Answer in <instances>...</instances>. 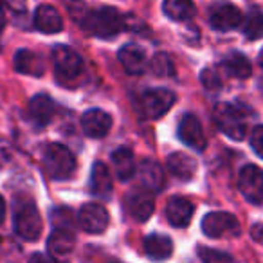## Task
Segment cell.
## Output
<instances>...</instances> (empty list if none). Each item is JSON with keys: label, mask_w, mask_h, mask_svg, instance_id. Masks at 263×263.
Listing matches in <instances>:
<instances>
[{"label": "cell", "mask_w": 263, "mask_h": 263, "mask_svg": "<svg viewBox=\"0 0 263 263\" xmlns=\"http://www.w3.org/2000/svg\"><path fill=\"white\" fill-rule=\"evenodd\" d=\"M83 27L85 31L98 38H114L121 33L124 26V20L121 13L114 8H99L92 11L90 15L83 16Z\"/></svg>", "instance_id": "cell-1"}, {"label": "cell", "mask_w": 263, "mask_h": 263, "mask_svg": "<svg viewBox=\"0 0 263 263\" xmlns=\"http://www.w3.org/2000/svg\"><path fill=\"white\" fill-rule=\"evenodd\" d=\"M213 117H215V123L220 128V132H223L229 139H245V136H247V117H245V112L240 106L231 105V103H218L215 106Z\"/></svg>", "instance_id": "cell-2"}, {"label": "cell", "mask_w": 263, "mask_h": 263, "mask_svg": "<svg viewBox=\"0 0 263 263\" xmlns=\"http://www.w3.org/2000/svg\"><path fill=\"white\" fill-rule=\"evenodd\" d=\"M44 166L49 177L56 180L69 179L76 170V159L72 152L60 143H52L44 152Z\"/></svg>", "instance_id": "cell-3"}, {"label": "cell", "mask_w": 263, "mask_h": 263, "mask_svg": "<svg viewBox=\"0 0 263 263\" xmlns=\"http://www.w3.org/2000/svg\"><path fill=\"white\" fill-rule=\"evenodd\" d=\"M44 229L40 211L31 200L20 202L15 208V231L22 240L36 241Z\"/></svg>", "instance_id": "cell-4"}, {"label": "cell", "mask_w": 263, "mask_h": 263, "mask_svg": "<svg viewBox=\"0 0 263 263\" xmlns=\"http://www.w3.org/2000/svg\"><path fill=\"white\" fill-rule=\"evenodd\" d=\"M52 63L56 78L62 83H72L83 74V60L67 45H56L52 49Z\"/></svg>", "instance_id": "cell-5"}, {"label": "cell", "mask_w": 263, "mask_h": 263, "mask_svg": "<svg viewBox=\"0 0 263 263\" xmlns=\"http://www.w3.org/2000/svg\"><path fill=\"white\" fill-rule=\"evenodd\" d=\"M175 103V94L168 88H152L141 96V110L148 119L162 117Z\"/></svg>", "instance_id": "cell-6"}, {"label": "cell", "mask_w": 263, "mask_h": 263, "mask_svg": "<svg viewBox=\"0 0 263 263\" xmlns=\"http://www.w3.org/2000/svg\"><path fill=\"white\" fill-rule=\"evenodd\" d=\"M238 187L243 198L251 204L263 202V170L254 164H247L240 170L238 175Z\"/></svg>", "instance_id": "cell-7"}, {"label": "cell", "mask_w": 263, "mask_h": 263, "mask_svg": "<svg viewBox=\"0 0 263 263\" xmlns=\"http://www.w3.org/2000/svg\"><path fill=\"white\" fill-rule=\"evenodd\" d=\"M202 233L209 238H222L226 234H238L240 233V223L231 213H208L202 218Z\"/></svg>", "instance_id": "cell-8"}, {"label": "cell", "mask_w": 263, "mask_h": 263, "mask_svg": "<svg viewBox=\"0 0 263 263\" xmlns=\"http://www.w3.org/2000/svg\"><path fill=\"white\" fill-rule=\"evenodd\" d=\"M76 247V238L69 229H54L47 240L49 256L56 263H70Z\"/></svg>", "instance_id": "cell-9"}, {"label": "cell", "mask_w": 263, "mask_h": 263, "mask_svg": "<svg viewBox=\"0 0 263 263\" xmlns=\"http://www.w3.org/2000/svg\"><path fill=\"white\" fill-rule=\"evenodd\" d=\"M209 24L216 31H231L241 24V11L231 2H216L209 11Z\"/></svg>", "instance_id": "cell-10"}, {"label": "cell", "mask_w": 263, "mask_h": 263, "mask_svg": "<svg viewBox=\"0 0 263 263\" xmlns=\"http://www.w3.org/2000/svg\"><path fill=\"white\" fill-rule=\"evenodd\" d=\"M126 211L130 213L132 218L139 220V222H146L155 211V198L152 191L144 190H134L126 195Z\"/></svg>", "instance_id": "cell-11"}, {"label": "cell", "mask_w": 263, "mask_h": 263, "mask_svg": "<svg viewBox=\"0 0 263 263\" xmlns=\"http://www.w3.org/2000/svg\"><path fill=\"white\" fill-rule=\"evenodd\" d=\"M78 223L85 233L99 234L108 226V213L101 204H85L78 213Z\"/></svg>", "instance_id": "cell-12"}, {"label": "cell", "mask_w": 263, "mask_h": 263, "mask_svg": "<svg viewBox=\"0 0 263 263\" xmlns=\"http://www.w3.org/2000/svg\"><path fill=\"white\" fill-rule=\"evenodd\" d=\"M179 137L184 144H187L190 148H195L198 152L205 150V146H208L204 128H202L198 117L193 116V114H186L182 117V121L179 124Z\"/></svg>", "instance_id": "cell-13"}, {"label": "cell", "mask_w": 263, "mask_h": 263, "mask_svg": "<svg viewBox=\"0 0 263 263\" xmlns=\"http://www.w3.org/2000/svg\"><path fill=\"white\" fill-rule=\"evenodd\" d=\"M81 128H83L85 136L92 139H101L112 128V117L106 112L99 108L87 110L81 117Z\"/></svg>", "instance_id": "cell-14"}, {"label": "cell", "mask_w": 263, "mask_h": 263, "mask_svg": "<svg viewBox=\"0 0 263 263\" xmlns=\"http://www.w3.org/2000/svg\"><path fill=\"white\" fill-rule=\"evenodd\" d=\"M195 213V205L191 204V200L184 197H173L168 200V205H166V216H168V222L172 223L173 227H187L193 218Z\"/></svg>", "instance_id": "cell-15"}, {"label": "cell", "mask_w": 263, "mask_h": 263, "mask_svg": "<svg viewBox=\"0 0 263 263\" xmlns=\"http://www.w3.org/2000/svg\"><path fill=\"white\" fill-rule=\"evenodd\" d=\"M54 101L47 94H38L27 105V116L36 126H47L54 117Z\"/></svg>", "instance_id": "cell-16"}, {"label": "cell", "mask_w": 263, "mask_h": 263, "mask_svg": "<svg viewBox=\"0 0 263 263\" xmlns=\"http://www.w3.org/2000/svg\"><path fill=\"white\" fill-rule=\"evenodd\" d=\"M119 62L123 69L132 76H141L146 70V54H144L143 49L134 44H128L121 49Z\"/></svg>", "instance_id": "cell-17"}, {"label": "cell", "mask_w": 263, "mask_h": 263, "mask_svg": "<svg viewBox=\"0 0 263 263\" xmlns=\"http://www.w3.org/2000/svg\"><path fill=\"white\" fill-rule=\"evenodd\" d=\"M34 27L45 34H56L63 29L62 15L52 6H38L34 11Z\"/></svg>", "instance_id": "cell-18"}, {"label": "cell", "mask_w": 263, "mask_h": 263, "mask_svg": "<svg viewBox=\"0 0 263 263\" xmlns=\"http://www.w3.org/2000/svg\"><path fill=\"white\" fill-rule=\"evenodd\" d=\"M137 173H139V180L144 190L157 193V191H161L164 187V172H162V168L155 161H150V159L143 161L139 164Z\"/></svg>", "instance_id": "cell-19"}, {"label": "cell", "mask_w": 263, "mask_h": 263, "mask_svg": "<svg viewBox=\"0 0 263 263\" xmlns=\"http://www.w3.org/2000/svg\"><path fill=\"white\" fill-rule=\"evenodd\" d=\"M166 166H168L170 173L173 177H177L179 180H191L197 173V162H195L193 157H190L187 154H182V152H175L168 157L166 161Z\"/></svg>", "instance_id": "cell-20"}, {"label": "cell", "mask_w": 263, "mask_h": 263, "mask_svg": "<svg viewBox=\"0 0 263 263\" xmlns=\"http://www.w3.org/2000/svg\"><path fill=\"white\" fill-rule=\"evenodd\" d=\"M90 190L96 197L99 198H110L112 195V175L105 162H96L90 172Z\"/></svg>", "instance_id": "cell-21"}, {"label": "cell", "mask_w": 263, "mask_h": 263, "mask_svg": "<svg viewBox=\"0 0 263 263\" xmlns=\"http://www.w3.org/2000/svg\"><path fill=\"white\" fill-rule=\"evenodd\" d=\"M144 252L155 261H164L173 254V241L164 234H150L144 238Z\"/></svg>", "instance_id": "cell-22"}, {"label": "cell", "mask_w": 263, "mask_h": 263, "mask_svg": "<svg viewBox=\"0 0 263 263\" xmlns=\"http://www.w3.org/2000/svg\"><path fill=\"white\" fill-rule=\"evenodd\" d=\"M13 65L18 70L20 74H27V76H42L45 70V65L42 62V58L33 51H27V49H22L15 54V60H13Z\"/></svg>", "instance_id": "cell-23"}, {"label": "cell", "mask_w": 263, "mask_h": 263, "mask_svg": "<svg viewBox=\"0 0 263 263\" xmlns=\"http://www.w3.org/2000/svg\"><path fill=\"white\" fill-rule=\"evenodd\" d=\"M112 164L116 170V175L119 177V180L126 182L134 177L136 173V161H134V154L128 148H117L112 154Z\"/></svg>", "instance_id": "cell-24"}, {"label": "cell", "mask_w": 263, "mask_h": 263, "mask_svg": "<svg viewBox=\"0 0 263 263\" xmlns=\"http://www.w3.org/2000/svg\"><path fill=\"white\" fill-rule=\"evenodd\" d=\"M162 9L173 22H187L197 13V8L191 0H164Z\"/></svg>", "instance_id": "cell-25"}, {"label": "cell", "mask_w": 263, "mask_h": 263, "mask_svg": "<svg viewBox=\"0 0 263 263\" xmlns=\"http://www.w3.org/2000/svg\"><path fill=\"white\" fill-rule=\"evenodd\" d=\"M223 69L229 76L238 78V80H247L252 72L251 62L247 60V56L241 52H229L222 62Z\"/></svg>", "instance_id": "cell-26"}, {"label": "cell", "mask_w": 263, "mask_h": 263, "mask_svg": "<svg viewBox=\"0 0 263 263\" xmlns=\"http://www.w3.org/2000/svg\"><path fill=\"white\" fill-rule=\"evenodd\" d=\"M243 34L249 40L263 38V13L259 9H251L243 22Z\"/></svg>", "instance_id": "cell-27"}, {"label": "cell", "mask_w": 263, "mask_h": 263, "mask_svg": "<svg viewBox=\"0 0 263 263\" xmlns=\"http://www.w3.org/2000/svg\"><path fill=\"white\" fill-rule=\"evenodd\" d=\"M198 258L202 259V263H236L234 258L227 252H222L218 249H211V247H198L197 249Z\"/></svg>", "instance_id": "cell-28"}, {"label": "cell", "mask_w": 263, "mask_h": 263, "mask_svg": "<svg viewBox=\"0 0 263 263\" xmlns=\"http://www.w3.org/2000/svg\"><path fill=\"white\" fill-rule=\"evenodd\" d=\"M150 67H152V72H154L155 76H159V78L173 76V72H175V69H173V62L170 60V56L162 54V52H159V54L154 56Z\"/></svg>", "instance_id": "cell-29"}, {"label": "cell", "mask_w": 263, "mask_h": 263, "mask_svg": "<svg viewBox=\"0 0 263 263\" xmlns=\"http://www.w3.org/2000/svg\"><path fill=\"white\" fill-rule=\"evenodd\" d=\"M51 218H52V226L54 229H69L72 231L74 226V215L70 209L67 208H58L51 213Z\"/></svg>", "instance_id": "cell-30"}, {"label": "cell", "mask_w": 263, "mask_h": 263, "mask_svg": "<svg viewBox=\"0 0 263 263\" xmlns=\"http://www.w3.org/2000/svg\"><path fill=\"white\" fill-rule=\"evenodd\" d=\"M200 81L208 92H218L222 88V80L215 69H204L200 74Z\"/></svg>", "instance_id": "cell-31"}, {"label": "cell", "mask_w": 263, "mask_h": 263, "mask_svg": "<svg viewBox=\"0 0 263 263\" xmlns=\"http://www.w3.org/2000/svg\"><path fill=\"white\" fill-rule=\"evenodd\" d=\"M251 146L258 157L263 159V126H254L251 132Z\"/></svg>", "instance_id": "cell-32"}, {"label": "cell", "mask_w": 263, "mask_h": 263, "mask_svg": "<svg viewBox=\"0 0 263 263\" xmlns=\"http://www.w3.org/2000/svg\"><path fill=\"white\" fill-rule=\"evenodd\" d=\"M29 263H56V261L51 258V256H47V254H40V252H36V254L31 256Z\"/></svg>", "instance_id": "cell-33"}, {"label": "cell", "mask_w": 263, "mask_h": 263, "mask_svg": "<svg viewBox=\"0 0 263 263\" xmlns=\"http://www.w3.org/2000/svg\"><path fill=\"white\" fill-rule=\"evenodd\" d=\"M0 2H2V4H8L9 8L16 9V11L26 8V0H0Z\"/></svg>", "instance_id": "cell-34"}, {"label": "cell", "mask_w": 263, "mask_h": 263, "mask_svg": "<svg viewBox=\"0 0 263 263\" xmlns=\"http://www.w3.org/2000/svg\"><path fill=\"white\" fill-rule=\"evenodd\" d=\"M4 218H6V200H4V197L0 195V223L4 222Z\"/></svg>", "instance_id": "cell-35"}, {"label": "cell", "mask_w": 263, "mask_h": 263, "mask_svg": "<svg viewBox=\"0 0 263 263\" xmlns=\"http://www.w3.org/2000/svg\"><path fill=\"white\" fill-rule=\"evenodd\" d=\"M6 27V13H4V4L0 2V31Z\"/></svg>", "instance_id": "cell-36"}, {"label": "cell", "mask_w": 263, "mask_h": 263, "mask_svg": "<svg viewBox=\"0 0 263 263\" xmlns=\"http://www.w3.org/2000/svg\"><path fill=\"white\" fill-rule=\"evenodd\" d=\"M259 65H261V69H263V49H261V52H259Z\"/></svg>", "instance_id": "cell-37"}, {"label": "cell", "mask_w": 263, "mask_h": 263, "mask_svg": "<svg viewBox=\"0 0 263 263\" xmlns=\"http://www.w3.org/2000/svg\"><path fill=\"white\" fill-rule=\"evenodd\" d=\"M108 263H117V261H108Z\"/></svg>", "instance_id": "cell-38"}]
</instances>
